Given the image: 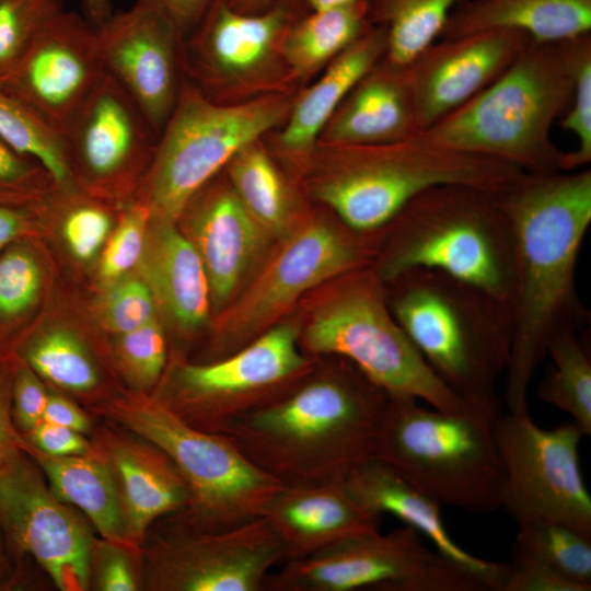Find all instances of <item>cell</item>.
<instances>
[{"instance_id": "1", "label": "cell", "mask_w": 591, "mask_h": 591, "mask_svg": "<svg viewBox=\"0 0 591 591\" xmlns=\"http://www.w3.org/2000/svg\"><path fill=\"white\" fill-rule=\"evenodd\" d=\"M497 197L513 233L503 401L509 413L523 414L530 382L552 341L587 322L576 271L591 223V171L522 172Z\"/></svg>"}, {"instance_id": "2", "label": "cell", "mask_w": 591, "mask_h": 591, "mask_svg": "<svg viewBox=\"0 0 591 591\" xmlns=\"http://www.w3.org/2000/svg\"><path fill=\"white\" fill-rule=\"evenodd\" d=\"M328 357L289 394L221 433L282 485L343 482L374 457L390 395L351 361Z\"/></svg>"}, {"instance_id": "3", "label": "cell", "mask_w": 591, "mask_h": 591, "mask_svg": "<svg viewBox=\"0 0 591 591\" xmlns=\"http://www.w3.org/2000/svg\"><path fill=\"white\" fill-rule=\"evenodd\" d=\"M387 305L419 355L468 408L501 415L496 384L511 347L510 309L444 273L414 268L384 281Z\"/></svg>"}, {"instance_id": "4", "label": "cell", "mask_w": 591, "mask_h": 591, "mask_svg": "<svg viewBox=\"0 0 591 591\" xmlns=\"http://www.w3.org/2000/svg\"><path fill=\"white\" fill-rule=\"evenodd\" d=\"M505 161L419 135L381 143H317L302 173L310 196L354 231L374 234L426 189L461 184L499 194L522 173Z\"/></svg>"}, {"instance_id": "5", "label": "cell", "mask_w": 591, "mask_h": 591, "mask_svg": "<svg viewBox=\"0 0 591 591\" xmlns=\"http://www.w3.org/2000/svg\"><path fill=\"white\" fill-rule=\"evenodd\" d=\"M591 33L530 39L510 66L461 107L419 134L451 149L491 157L523 172L560 171L554 123L566 112L581 50Z\"/></svg>"}, {"instance_id": "6", "label": "cell", "mask_w": 591, "mask_h": 591, "mask_svg": "<svg viewBox=\"0 0 591 591\" xmlns=\"http://www.w3.org/2000/svg\"><path fill=\"white\" fill-rule=\"evenodd\" d=\"M380 231L387 239L370 267L383 282L414 268L433 269L509 305L513 233L497 194L461 184L433 186Z\"/></svg>"}, {"instance_id": "7", "label": "cell", "mask_w": 591, "mask_h": 591, "mask_svg": "<svg viewBox=\"0 0 591 591\" xmlns=\"http://www.w3.org/2000/svg\"><path fill=\"white\" fill-rule=\"evenodd\" d=\"M374 457L441 505L472 513L500 509L503 471L493 424L390 396Z\"/></svg>"}, {"instance_id": "8", "label": "cell", "mask_w": 591, "mask_h": 591, "mask_svg": "<svg viewBox=\"0 0 591 591\" xmlns=\"http://www.w3.org/2000/svg\"><path fill=\"white\" fill-rule=\"evenodd\" d=\"M300 331L310 356L356 364L390 396L413 397L443 412H472L432 372L387 305L384 285L370 266L344 275Z\"/></svg>"}, {"instance_id": "9", "label": "cell", "mask_w": 591, "mask_h": 591, "mask_svg": "<svg viewBox=\"0 0 591 591\" xmlns=\"http://www.w3.org/2000/svg\"><path fill=\"white\" fill-rule=\"evenodd\" d=\"M296 94L218 104L185 80L135 200L152 217L177 222L188 200L240 149L286 121Z\"/></svg>"}, {"instance_id": "10", "label": "cell", "mask_w": 591, "mask_h": 591, "mask_svg": "<svg viewBox=\"0 0 591 591\" xmlns=\"http://www.w3.org/2000/svg\"><path fill=\"white\" fill-rule=\"evenodd\" d=\"M108 414L174 463L190 491L188 507L177 515L193 525L224 530L253 521L282 487L224 434L189 425L160 398L118 401Z\"/></svg>"}, {"instance_id": "11", "label": "cell", "mask_w": 591, "mask_h": 591, "mask_svg": "<svg viewBox=\"0 0 591 591\" xmlns=\"http://www.w3.org/2000/svg\"><path fill=\"white\" fill-rule=\"evenodd\" d=\"M308 10L298 0H278L258 13L233 10L227 0H213L184 37L185 80L218 104L297 93L283 55L290 26Z\"/></svg>"}, {"instance_id": "12", "label": "cell", "mask_w": 591, "mask_h": 591, "mask_svg": "<svg viewBox=\"0 0 591 591\" xmlns=\"http://www.w3.org/2000/svg\"><path fill=\"white\" fill-rule=\"evenodd\" d=\"M299 339L294 324H275L225 357L177 364L169 394L160 399L189 425L222 433L289 394L309 374L316 358Z\"/></svg>"}, {"instance_id": "13", "label": "cell", "mask_w": 591, "mask_h": 591, "mask_svg": "<svg viewBox=\"0 0 591 591\" xmlns=\"http://www.w3.org/2000/svg\"><path fill=\"white\" fill-rule=\"evenodd\" d=\"M486 591L474 573L429 548L409 526L348 537L267 577L265 591Z\"/></svg>"}, {"instance_id": "14", "label": "cell", "mask_w": 591, "mask_h": 591, "mask_svg": "<svg viewBox=\"0 0 591 591\" xmlns=\"http://www.w3.org/2000/svg\"><path fill=\"white\" fill-rule=\"evenodd\" d=\"M493 436L503 471L500 508L518 523L551 521L591 537V497L573 422L545 429L529 413L500 415Z\"/></svg>"}, {"instance_id": "15", "label": "cell", "mask_w": 591, "mask_h": 591, "mask_svg": "<svg viewBox=\"0 0 591 591\" xmlns=\"http://www.w3.org/2000/svg\"><path fill=\"white\" fill-rule=\"evenodd\" d=\"M371 235L328 220H310L297 229L228 312L220 328L219 358L271 327L308 290L371 266L375 256Z\"/></svg>"}, {"instance_id": "16", "label": "cell", "mask_w": 591, "mask_h": 591, "mask_svg": "<svg viewBox=\"0 0 591 591\" xmlns=\"http://www.w3.org/2000/svg\"><path fill=\"white\" fill-rule=\"evenodd\" d=\"M172 517L148 551L144 577L152 590L265 591L268 575L285 563L263 517L224 530Z\"/></svg>"}, {"instance_id": "17", "label": "cell", "mask_w": 591, "mask_h": 591, "mask_svg": "<svg viewBox=\"0 0 591 591\" xmlns=\"http://www.w3.org/2000/svg\"><path fill=\"white\" fill-rule=\"evenodd\" d=\"M0 529L9 548L30 555L58 589L90 587L94 537L21 448L0 466Z\"/></svg>"}, {"instance_id": "18", "label": "cell", "mask_w": 591, "mask_h": 591, "mask_svg": "<svg viewBox=\"0 0 591 591\" xmlns=\"http://www.w3.org/2000/svg\"><path fill=\"white\" fill-rule=\"evenodd\" d=\"M61 138L80 189L111 195L135 190L136 197L158 142L142 111L106 73Z\"/></svg>"}, {"instance_id": "19", "label": "cell", "mask_w": 591, "mask_h": 591, "mask_svg": "<svg viewBox=\"0 0 591 591\" xmlns=\"http://www.w3.org/2000/svg\"><path fill=\"white\" fill-rule=\"evenodd\" d=\"M95 31L104 72L139 106L159 138L185 83L182 32L146 0L112 12Z\"/></svg>"}, {"instance_id": "20", "label": "cell", "mask_w": 591, "mask_h": 591, "mask_svg": "<svg viewBox=\"0 0 591 591\" xmlns=\"http://www.w3.org/2000/svg\"><path fill=\"white\" fill-rule=\"evenodd\" d=\"M104 73L95 27L63 9L43 26L1 86L61 135Z\"/></svg>"}, {"instance_id": "21", "label": "cell", "mask_w": 591, "mask_h": 591, "mask_svg": "<svg viewBox=\"0 0 591 591\" xmlns=\"http://www.w3.org/2000/svg\"><path fill=\"white\" fill-rule=\"evenodd\" d=\"M531 37L517 30H488L438 38L406 66L420 132L493 83Z\"/></svg>"}, {"instance_id": "22", "label": "cell", "mask_w": 591, "mask_h": 591, "mask_svg": "<svg viewBox=\"0 0 591 591\" xmlns=\"http://www.w3.org/2000/svg\"><path fill=\"white\" fill-rule=\"evenodd\" d=\"M219 174L196 192L178 218L202 262L216 308L233 297L267 234Z\"/></svg>"}, {"instance_id": "23", "label": "cell", "mask_w": 591, "mask_h": 591, "mask_svg": "<svg viewBox=\"0 0 591 591\" xmlns=\"http://www.w3.org/2000/svg\"><path fill=\"white\" fill-rule=\"evenodd\" d=\"M386 28L372 24L293 100L286 121L264 136L278 161L304 169L326 123L357 82L385 55Z\"/></svg>"}, {"instance_id": "24", "label": "cell", "mask_w": 591, "mask_h": 591, "mask_svg": "<svg viewBox=\"0 0 591 591\" xmlns=\"http://www.w3.org/2000/svg\"><path fill=\"white\" fill-rule=\"evenodd\" d=\"M262 517L278 538L285 563L341 540L376 532L382 519L360 505L343 482L282 485Z\"/></svg>"}, {"instance_id": "25", "label": "cell", "mask_w": 591, "mask_h": 591, "mask_svg": "<svg viewBox=\"0 0 591 591\" xmlns=\"http://www.w3.org/2000/svg\"><path fill=\"white\" fill-rule=\"evenodd\" d=\"M100 447L116 482L129 546L141 544L155 521L186 510L189 488L159 448L115 433H106Z\"/></svg>"}, {"instance_id": "26", "label": "cell", "mask_w": 591, "mask_h": 591, "mask_svg": "<svg viewBox=\"0 0 591 591\" xmlns=\"http://www.w3.org/2000/svg\"><path fill=\"white\" fill-rule=\"evenodd\" d=\"M343 484L364 508L380 515L396 517L426 536L441 555L477 576L488 590L499 591L508 564L485 560L462 548L443 523L441 503L392 466L372 457L357 467Z\"/></svg>"}, {"instance_id": "27", "label": "cell", "mask_w": 591, "mask_h": 591, "mask_svg": "<svg viewBox=\"0 0 591 591\" xmlns=\"http://www.w3.org/2000/svg\"><path fill=\"white\" fill-rule=\"evenodd\" d=\"M420 131L407 68L383 57L341 101L317 143L393 142Z\"/></svg>"}, {"instance_id": "28", "label": "cell", "mask_w": 591, "mask_h": 591, "mask_svg": "<svg viewBox=\"0 0 591 591\" xmlns=\"http://www.w3.org/2000/svg\"><path fill=\"white\" fill-rule=\"evenodd\" d=\"M176 223L151 216L138 275L179 328L196 331L209 317L210 287L196 248Z\"/></svg>"}, {"instance_id": "29", "label": "cell", "mask_w": 591, "mask_h": 591, "mask_svg": "<svg viewBox=\"0 0 591 591\" xmlns=\"http://www.w3.org/2000/svg\"><path fill=\"white\" fill-rule=\"evenodd\" d=\"M517 30L541 42L591 33V0H466L454 7L439 38Z\"/></svg>"}, {"instance_id": "30", "label": "cell", "mask_w": 591, "mask_h": 591, "mask_svg": "<svg viewBox=\"0 0 591 591\" xmlns=\"http://www.w3.org/2000/svg\"><path fill=\"white\" fill-rule=\"evenodd\" d=\"M19 445L44 473L59 500L81 510L102 538L129 546L116 482L99 452L49 456L27 443L21 433Z\"/></svg>"}, {"instance_id": "31", "label": "cell", "mask_w": 591, "mask_h": 591, "mask_svg": "<svg viewBox=\"0 0 591 591\" xmlns=\"http://www.w3.org/2000/svg\"><path fill=\"white\" fill-rule=\"evenodd\" d=\"M371 25L368 0L300 16L288 30L282 48L299 88L310 83Z\"/></svg>"}, {"instance_id": "32", "label": "cell", "mask_w": 591, "mask_h": 591, "mask_svg": "<svg viewBox=\"0 0 591 591\" xmlns=\"http://www.w3.org/2000/svg\"><path fill=\"white\" fill-rule=\"evenodd\" d=\"M223 173L245 209L267 234L283 236L290 232L299 209L298 198L264 137L240 149Z\"/></svg>"}, {"instance_id": "33", "label": "cell", "mask_w": 591, "mask_h": 591, "mask_svg": "<svg viewBox=\"0 0 591 591\" xmlns=\"http://www.w3.org/2000/svg\"><path fill=\"white\" fill-rule=\"evenodd\" d=\"M44 267L31 239L18 241L0 253V359L16 354L22 329L39 304Z\"/></svg>"}, {"instance_id": "34", "label": "cell", "mask_w": 591, "mask_h": 591, "mask_svg": "<svg viewBox=\"0 0 591 591\" xmlns=\"http://www.w3.org/2000/svg\"><path fill=\"white\" fill-rule=\"evenodd\" d=\"M372 24L386 28L384 59L406 67L436 42L456 4L466 0H368Z\"/></svg>"}, {"instance_id": "35", "label": "cell", "mask_w": 591, "mask_h": 591, "mask_svg": "<svg viewBox=\"0 0 591 591\" xmlns=\"http://www.w3.org/2000/svg\"><path fill=\"white\" fill-rule=\"evenodd\" d=\"M15 356L63 390L84 393L99 384V371L86 345L68 327L38 329L23 340Z\"/></svg>"}, {"instance_id": "36", "label": "cell", "mask_w": 591, "mask_h": 591, "mask_svg": "<svg viewBox=\"0 0 591 591\" xmlns=\"http://www.w3.org/2000/svg\"><path fill=\"white\" fill-rule=\"evenodd\" d=\"M549 367L540 381L541 401L569 414L584 436L591 434V359L578 332L565 333L548 347Z\"/></svg>"}, {"instance_id": "37", "label": "cell", "mask_w": 591, "mask_h": 591, "mask_svg": "<svg viewBox=\"0 0 591 591\" xmlns=\"http://www.w3.org/2000/svg\"><path fill=\"white\" fill-rule=\"evenodd\" d=\"M0 137L16 150L37 159L56 187H77L65 157L61 135L1 85Z\"/></svg>"}, {"instance_id": "38", "label": "cell", "mask_w": 591, "mask_h": 591, "mask_svg": "<svg viewBox=\"0 0 591 591\" xmlns=\"http://www.w3.org/2000/svg\"><path fill=\"white\" fill-rule=\"evenodd\" d=\"M514 549L591 590V537L561 523L518 524Z\"/></svg>"}, {"instance_id": "39", "label": "cell", "mask_w": 591, "mask_h": 591, "mask_svg": "<svg viewBox=\"0 0 591 591\" xmlns=\"http://www.w3.org/2000/svg\"><path fill=\"white\" fill-rule=\"evenodd\" d=\"M63 0H0V85L12 74Z\"/></svg>"}, {"instance_id": "40", "label": "cell", "mask_w": 591, "mask_h": 591, "mask_svg": "<svg viewBox=\"0 0 591 591\" xmlns=\"http://www.w3.org/2000/svg\"><path fill=\"white\" fill-rule=\"evenodd\" d=\"M57 190L65 206L61 232L66 244L76 258L90 260L113 231V215L102 202L86 198L79 187Z\"/></svg>"}, {"instance_id": "41", "label": "cell", "mask_w": 591, "mask_h": 591, "mask_svg": "<svg viewBox=\"0 0 591 591\" xmlns=\"http://www.w3.org/2000/svg\"><path fill=\"white\" fill-rule=\"evenodd\" d=\"M114 355L128 382L139 391L153 387L166 364V339L158 317L116 335Z\"/></svg>"}, {"instance_id": "42", "label": "cell", "mask_w": 591, "mask_h": 591, "mask_svg": "<svg viewBox=\"0 0 591 591\" xmlns=\"http://www.w3.org/2000/svg\"><path fill=\"white\" fill-rule=\"evenodd\" d=\"M157 302L146 281L128 274L105 285L95 302L101 325L115 335L136 329L157 317Z\"/></svg>"}, {"instance_id": "43", "label": "cell", "mask_w": 591, "mask_h": 591, "mask_svg": "<svg viewBox=\"0 0 591 591\" xmlns=\"http://www.w3.org/2000/svg\"><path fill=\"white\" fill-rule=\"evenodd\" d=\"M54 187L50 174L37 159L0 137V205L38 206Z\"/></svg>"}, {"instance_id": "44", "label": "cell", "mask_w": 591, "mask_h": 591, "mask_svg": "<svg viewBox=\"0 0 591 591\" xmlns=\"http://www.w3.org/2000/svg\"><path fill=\"white\" fill-rule=\"evenodd\" d=\"M150 218L149 208L141 201L127 204L103 251L100 278L104 285L130 274L137 267L144 250Z\"/></svg>"}, {"instance_id": "45", "label": "cell", "mask_w": 591, "mask_h": 591, "mask_svg": "<svg viewBox=\"0 0 591 591\" xmlns=\"http://www.w3.org/2000/svg\"><path fill=\"white\" fill-rule=\"evenodd\" d=\"M559 124L577 139L575 149L563 152L560 171L580 170L591 162V39L581 50L570 103Z\"/></svg>"}, {"instance_id": "46", "label": "cell", "mask_w": 591, "mask_h": 591, "mask_svg": "<svg viewBox=\"0 0 591 591\" xmlns=\"http://www.w3.org/2000/svg\"><path fill=\"white\" fill-rule=\"evenodd\" d=\"M48 394L39 375L15 356L11 379V414L20 433L30 431L43 419Z\"/></svg>"}, {"instance_id": "47", "label": "cell", "mask_w": 591, "mask_h": 591, "mask_svg": "<svg viewBox=\"0 0 591 591\" xmlns=\"http://www.w3.org/2000/svg\"><path fill=\"white\" fill-rule=\"evenodd\" d=\"M499 591H590L544 563L513 551Z\"/></svg>"}, {"instance_id": "48", "label": "cell", "mask_w": 591, "mask_h": 591, "mask_svg": "<svg viewBox=\"0 0 591 591\" xmlns=\"http://www.w3.org/2000/svg\"><path fill=\"white\" fill-rule=\"evenodd\" d=\"M127 545L94 538L91 548V578L102 591H134L139 587Z\"/></svg>"}, {"instance_id": "49", "label": "cell", "mask_w": 591, "mask_h": 591, "mask_svg": "<svg viewBox=\"0 0 591 591\" xmlns=\"http://www.w3.org/2000/svg\"><path fill=\"white\" fill-rule=\"evenodd\" d=\"M21 436L37 451L49 456L81 455L93 450L83 433L44 420Z\"/></svg>"}, {"instance_id": "50", "label": "cell", "mask_w": 591, "mask_h": 591, "mask_svg": "<svg viewBox=\"0 0 591 591\" xmlns=\"http://www.w3.org/2000/svg\"><path fill=\"white\" fill-rule=\"evenodd\" d=\"M38 206L0 205V253L13 243L31 239L37 230Z\"/></svg>"}, {"instance_id": "51", "label": "cell", "mask_w": 591, "mask_h": 591, "mask_svg": "<svg viewBox=\"0 0 591 591\" xmlns=\"http://www.w3.org/2000/svg\"><path fill=\"white\" fill-rule=\"evenodd\" d=\"M13 358L10 362L0 359V466L20 449V432L13 424L11 414Z\"/></svg>"}, {"instance_id": "52", "label": "cell", "mask_w": 591, "mask_h": 591, "mask_svg": "<svg viewBox=\"0 0 591 591\" xmlns=\"http://www.w3.org/2000/svg\"><path fill=\"white\" fill-rule=\"evenodd\" d=\"M161 9L179 28L188 35L199 23L213 0H146Z\"/></svg>"}, {"instance_id": "53", "label": "cell", "mask_w": 591, "mask_h": 591, "mask_svg": "<svg viewBox=\"0 0 591 591\" xmlns=\"http://www.w3.org/2000/svg\"><path fill=\"white\" fill-rule=\"evenodd\" d=\"M42 420L67 427L83 434L90 430V421L83 412L69 399L53 393L48 394Z\"/></svg>"}, {"instance_id": "54", "label": "cell", "mask_w": 591, "mask_h": 591, "mask_svg": "<svg viewBox=\"0 0 591 591\" xmlns=\"http://www.w3.org/2000/svg\"><path fill=\"white\" fill-rule=\"evenodd\" d=\"M82 1L85 11V18L94 27L101 25L113 12L109 0Z\"/></svg>"}, {"instance_id": "55", "label": "cell", "mask_w": 591, "mask_h": 591, "mask_svg": "<svg viewBox=\"0 0 591 591\" xmlns=\"http://www.w3.org/2000/svg\"><path fill=\"white\" fill-rule=\"evenodd\" d=\"M8 548L9 546L0 529V589H3L11 581L13 575Z\"/></svg>"}, {"instance_id": "56", "label": "cell", "mask_w": 591, "mask_h": 591, "mask_svg": "<svg viewBox=\"0 0 591 591\" xmlns=\"http://www.w3.org/2000/svg\"><path fill=\"white\" fill-rule=\"evenodd\" d=\"M229 5L239 12L242 13H258L270 5H273L278 0H227Z\"/></svg>"}, {"instance_id": "57", "label": "cell", "mask_w": 591, "mask_h": 591, "mask_svg": "<svg viewBox=\"0 0 591 591\" xmlns=\"http://www.w3.org/2000/svg\"><path fill=\"white\" fill-rule=\"evenodd\" d=\"M308 11L324 10L350 4L360 0H298Z\"/></svg>"}]
</instances>
